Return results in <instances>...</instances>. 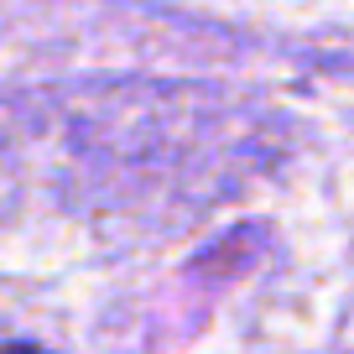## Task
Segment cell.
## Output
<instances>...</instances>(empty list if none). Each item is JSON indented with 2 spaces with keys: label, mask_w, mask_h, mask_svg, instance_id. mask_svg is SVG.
Masks as SVG:
<instances>
[{
  "label": "cell",
  "mask_w": 354,
  "mask_h": 354,
  "mask_svg": "<svg viewBox=\"0 0 354 354\" xmlns=\"http://www.w3.org/2000/svg\"><path fill=\"white\" fill-rule=\"evenodd\" d=\"M6 354H47V349H37V344H26V339H16V344H6Z\"/></svg>",
  "instance_id": "6da1fadb"
}]
</instances>
